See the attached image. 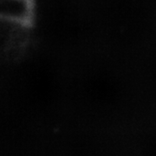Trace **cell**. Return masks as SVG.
Returning <instances> with one entry per match:
<instances>
[]
</instances>
